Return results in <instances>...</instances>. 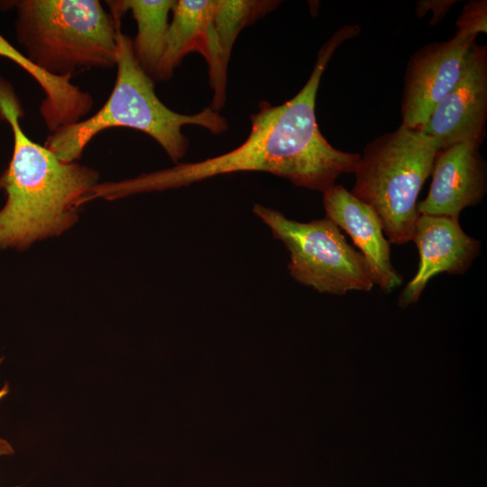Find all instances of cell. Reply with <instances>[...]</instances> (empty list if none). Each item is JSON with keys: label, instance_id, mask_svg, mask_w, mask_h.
<instances>
[{"label": "cell", "instance_id": "cell-1", "mask_svg": "<svg viewBox=\"0 0 487 487\" xmlns=\"http://www.w3.org/2000/svg\"><path fill=\"white\" fill-rule=\"evenodd\" d=\"M342 42L337 35L326 41L317 52L308 81L291 99L277 106L267 101L259 104L250 116V133L239 146L204 161L101 183L100 198L114 200L244 171L268 172L296 186L325 192L342 174L354 173L360 157L332 146L320 132L316 116L322 75Z\"/></svg>", "mask_w": 487, "mask_h": 487}, {"label": "cell", "instance_id": "cell-2", "mask_svg": "<svg viewBox=\"0 0 487 487\" xmlns=\"http://www.w3.org/2000/svg\"><path fill=\"white\" fill-rule=\"evenodd\" d=\"M23 110L11 86L0 78V117L11 126L14 150L0 177L7 195L0 211V249H23L59 235L77 220V208L97 183L95 170L65 162L31 140L20 125Z\"/></svg>", "mask_w": 487, "mask_h": 487}, {"label": "cell", "instance_id": "cell-3", "mask_svg": "<svg viewBox=\"0 0 487 487\" xmlns=\"http://www.w3.org/2000/svg\"><path fill=\"white\" fill-rule=\"evenodd\" d=\"M112 15L116 32V78L106 102L94 115L51 133L44 146L65 162L78 160L87 144L108 128L126 127L152 137L174 163L184 157L188 139L182 133L185 125L202 127L212 134L228 130L227 120L207 106L193 115L170 109L155 93L154 80L138 63L133 40L122 31V17Z\"/></svg>", "mask_w": 487, "mask_h": 487}, {"label": "cell", "instance_id": "cell-4", "mask_svg": "<svg viewBox=\"0 0 487 487\" xmlns=\"http://www.w3.org/2000/svg\"><path fill=\"white\" fill-rule=\"evenodd\" d=\"M16 36L25 56L57 77L116 65L115 21L98 0H18Z\"/></svg>", "mask_w": 487, "mask_h": 487}, {"label": "cell", "instance_id": "cell-5", "mask_svg": "<svg viewBox=\"0 0 487 487\" xmlns=\"http://www.w3.org/2000/svg\"><path fill=\"white\" fill-rule=\"evenodd\" d=\"M439 151L432 137L401 124L369 142L360 154L350 192L375 211L391 244L412 241L418 198Z\"/></svg>", "mask_w": 487, "mask_h": 487}, {"label": "cell", "instance_id": "cell-6", "mask_svg": "<svg viewBox=\"0 0 487 487\" xmlns=\"http://www.w3.org/2000/svg\"><path fill=\"white\" fill-rule=\"evenodd\" d=\"M253 211L289 251L288 270L300 284L332 295L367 292L375 285L363 256L327 218L298 222L260 204Z\"/></svg>", "mask_w": 487, "mask_h": 487}, {"label": "cell", "instance_id": "cell-7", "mask_svg": "<svg viewBox=\"0 0 487 487\" xmlns=\"http://www.w3.org/2000/svg\"><path fill=\"white\" fill-rule=\"evenodd\" d=\"M487 119V48L473 42L461 76L436 106L421 131L432 137L440 150L469 142L481 146Z\"/></svg>", "mask_w": 487, "mask_h": 487}, {"label": "cell", "instance_id": "cell-8", "mask_svg": "<svg viewBox=\"0 0 487 487\" xmlns=\"http://www.w3.org/2000/svg\"><path fill=\"white\" fill-rule=\"evenodd\" d=\"M475 40L455 32L451 39L431 42L410 57L404 74L401 124L421 129L436 106L458 81Z\"/></svg>", "mask_w": 487, "mask_h": 487}, {"label": "cell", "instance_id": "cell-9", "mask_svg": "<svg viewBox=\"0 0 487 487\" xmlns=\"http://www.w3.org/2000/svg\"><path fill=\"white\" fill-rule=\"evenodd\" d=\"M412 241L419 253V263L399 296L398 305L402 308L418 302L436 274L466 272L481 250L480 242L462 229L459 217L446 216L418 215Z\"/></svg>", "mask_w": 487, "mask_h": 487}, {"label": "cell", "instance_id": "cell-10", "mask_svg": "<svg viewBox=\"0 0 487 487\" xmlns=\"http://www.w3.org/2000/svg\"><path fill=\"white\" fill-rule=\"evenodd\" d=\"M215 7L216 0H176L158 80L170 78L187 54L200 53L207 64L214 92L210 107L219 112L226 98L227 69L221 61L213 27Z\"/></svg>", "mask_w": 487, "mask_h": 487}, {"label": "cell", "instance_id": "cell-11", "mask_svg": "<svg viewBox=\"0 0 487 487\" xmlns=\"http://www.w3.org/2000/svg\"><path fill=\"white\" fill-rule=\"evenodd\" d=\"M479 148L462 142L437 152L428 194L417 206L419 215L459 217L464 208L482 201L487 168Z\"/></svg>", "mask_w": 487, "mask_h": 487}, {"label": "cell", "instance_id": "cell-12", "mask_svg": "<svg viewBox=\"0 0 487 487\" xmlns=\"http://www.w3.org/2000/svg\"><path fill=\"white\" fill-rule=\"evenodd\" d=\"M323 205L326 218L349 234L360 250L374 284L384 293L399 287L402 277L392 265L391 243L375 211L339 184L323 192Z\"/></svg>", "mask_w": 487, "mask_h": 487}, {"label": "cell", "instance_id": "cell-13", "mask_svg": "<svg viewBox=\"0 0 487 487\" xmlns=\"http://www.w3.org/2000/svg\"><path fill=\"white\" fill-rule=\"evenodd\" d=\"M0 56L16 63L40 85L45 95L40 106V114L51 133L79 122L92 109V96L73 84L72 77H57L45 72L1 34Z\"/></svg>", "mask_w": 487, "mask_h": 487}, {"label": "cell", "instance_id": "cell-14", "mask_svg": "<svg viewBox=\"0 0 487 487\" xmlns=\"http://www.w3.org/2000/svg\"><path fill=\"white\" fill-rule=\"evenodd\" d=\"M109 12L123 17L130 11L137 25L133 40L135 58L155 81L163 58L169 31V15L176 0H108Z\"/></svg>", "mask_w": 487, "mask_h": 487}, {"label": "cell", "instance_id": "cell-15", "mask_svg": "<svg viewBox=\"0 0 487 487\" xmlns=\"http://www.w3.org/2000/svg\"><path fill=\"white\" fill-rule=\"evenodd\" d=\"M280 1L216 0L213 27L225 68L228 69L232 49L240 32L273 11Z\"/></svg>", "mask_w": 487, "mask_h": 487}, {"label": "cell", "instance_id": "cell-16", "mask_svg": "<svg viewBox=\"0 0 487 487\" xmlns=\"http://www.w3.org/2000/svg\"><path fill=\"white\" fill-rule=\"evenodd\" d=\"M458 32L477 37L479 33L487 32V2L486 0L470 1L467 3L455 23Z\"/></svg>", "mask_w": 487, "mask_h": 487}, {"label": "cell", "instance_id": "cell-17", "mask_svg": "<svg viewBox=\"0 0 487 487\" xmlns=\"http://www.w3.org/2000/svg\"><path fill=\"white\" fill-rule=\"evenodd\" d=\"M455 0H423L416 4L417 16L421 18L426 13H432L431 25L438 23L448 13Z\"/></svg>", "mask_w": 487, "mask_h": 487}, {"label": "cell", "instance_id": "cell-18", "mask_svg": "<svg viewBox=\"0 0 487 487\" xmlns=\"http://www.w3.org/2000/svg\"><path fill=\"white\" fill-rule=\"evenodd\" d=\"M12 445L5 438L0 437V456L14 455Z\"/></svg>", "mask_w": 487, "mask_h": 487}, {"label": "cell", "instance_id": "cell-19", "mask_svg": "<svg viewBox=\"0 0 487 487\" xmlns=\"http://www.w3.org/2000/svg\"><path fill=\"white\" fill-rule=\"evenodd\" d=\"M3 361L2 358H0V363ZM9 392V387L8 384L5 383L2 389H0V400L5 398Z\"/></svg>", "mask_w": 487, "mask_h": 487}]
</instances>
